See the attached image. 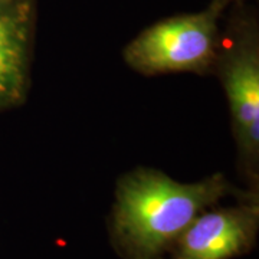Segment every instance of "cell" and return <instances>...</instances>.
<instances>
[{
  "label": "cell",
  "instance_id": "7a4b0ae2",
  "mask_svg": "<svg viewBox=\"0 0 259 259\" xmlns=\"http://www.w3.org/2000/svg\"><path fill=\"white\" fill-rule=\"evenodd\" d=\"M222 10L209 5L202 12L171 16L143 30L124 49L125 64L140 74H206L216 64Z\"/></svg>",
  "mask_w": 259,
  "mask_h": 259
},
{
  "label": "cell",
  "instance_id": "3957f363",
  "mask_svg": "<svg viewBox=\"0 0 259 259\" xmlns=\"http://www.w3.org/2000/svg\"><path fill=\"white\" fill-rule=\"evenodd\" d=\"M229 45L216 64L228 95L232 128L243 167L253 175L259 158V37L256 22L239 16L232 25Z\"/></svg>",
  "mask_w": 259,
  "mask_h": 259
},
{
  "label": "cell",
  "instance_id": "8992f818",
  "mask_svg": "<svg viewBox=\"0 0 259 259\" xmlns=\"http://www.w3.org/2000/svg\"><path fill=\"white\" fill-rule=\"evenodd\" d=\"M233 2H241V0H212L210 3L214 5L216 8H219V9L223 12V10L226 9V6H229L231 3H233Z\"/></svg>",
  "mask_w": 259,
  "mask_h": 259
},
{
  "label": "cell",
  "instance_id": "277c9868",
  "mask_svg": "<svg viewBox=\"0 0 259 259\" xmlns=\"http://www.w3.org/2000/svg\"><path fill=\"white\" fill-rule=\"evenodd\" d=\"M259 228L258 196L233 206L204 210L167 252V259H232L253 246Z\"/></svg>",
  "mask_w": 259,
  "mask_h": 259
},
{
  "label": "cell",
  "instance_id": "52a82bcc",
  "mask_svg": "<svg viewBox=\"0 0 259 259\" xmlns=\"http://www.w3.org/2000/svg\"><path fill=\"white\" fill-rule=\"evenodd\" d=\"M13 2H20V0H0V5H6V3H13Z\"/></svg>",
  "mask_w": 259,
  "mask_h": 259
},
{
  "label": "cell",
  "instance_id": "6da1fadb",
  "mask_svg": "<svg viewBox=\"0 0 259 259\" xmlns=\"http://www.w3.org/2000/svg\"><path fill=\"white\" fill-rule=\"evenodd\" d=\"M228 196L243 197L222 173L180 183L153 168H136L115 187L111 238L124 259H164L194 219Z\"/></svg>",
  "mask_w": 259,
  "mask_h": 259
},
{
  "label": "cell",
  "instance_id": "5b68a950",
  "mask_svg": "<svg viewBox=\"0 0 259 259\" xmlns=\"http://www.w3.org/2000/svg\"><path fill=\"white\" fill-rule=\"evenodd\" d=\"M35 28V0L0 5V110L23 102Z\"/></svg>",
  "mask_w": 259,
  "mask_h": 259
}]
</instances>
